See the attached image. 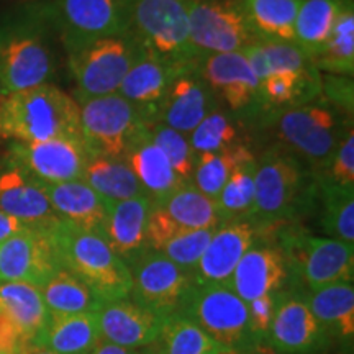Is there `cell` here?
Here are the masks:
<instances>
[{
  "instance_id": "cell-8",
  "label": "cell",
  "mask_w": 354,
  "mask_h": 354,
  "mask_svg": "<svg viewBox=\"0 0 354 354\" xmlns=\"http://www.w3.org/2000/svg\"><path fill=\"white\" fill-rule=\"evenodd\" d=\"M53 69L50 46L37 21L0 24V94L48 84Z\"/></svg>"
},
{
  "instance_id": "cell-2",
  "label": "cell",
  "mask_w": 354,
  "mask_h": 354,
  "mask_svg": "<svg viewBox=\"0 0 354 354\" xmlns=\"http://www.w3.org/2000/svg\"><path fill=\"white\" fill-rule=\"evenodd\" d=\"M61 268L77 276L102 302L130 297V268L99 234L59 220L50 228Z\"/></svg>"
},
{
  "instance_id": "cell-39",
  "label": "cell",
  "mask_w": 354,
  "mask_h": 354,
  "mask_svg": "<svg viewBox=\"0 0 354 354\" xmlns=\"http://www.w3.org/2000/svg\"><path fill=\"white\" fill-rule=\"evenodd\" d=\"M322 74H295V73H274L259 81L258 95L272 107L295 105L304 100L322 94Z\"/></svg>"
},
{
  "instance_id": "cell-46",
  "label": "cell",
  "mask_w": 354,
  "mask_h": 354,
  "mask_svg": "<svg viewBox=\"0 0 354 354\" xmlns=\"http://www.w3.org/2000/svg\"><path fill=\"white\" fill-rule=\"evenodd\" d=\"M183 230L185 228L179 227L161 207L153 203L148 216V225H146V248L159 253L161 248Z\"/></svg>"
},
{
  "instance_id": "cell-41",
  "label": "cell",
  "mask_w": 354,
  "mask_h": 354,
  "mask_svg": "<svg viewBox=\"0 0 354 354\" xmlns=\"http://www.w3.org/2000/svg\"><path fill=\"white\" fill-rule=\"evenodd\" d=\"M149 136L154 145L166 154L172 169L179 176L184 184L192 183L194 169H196L197 153L190 145L189 136L184 133L172 130L171 127L161 122H154L149 127Z\"/></svg>"
},
{
  "instance_id": "cell-42",
  "label": "cell",
  "mask_w": 354,
  "mask_h": 354,
  "mask_svg": "<svg viewBox=\"0 0 354 354\" xmlns=\"http://www.w3.org/2000/svg\"><path fill=\"white\" fill-rule=\"evenodd\" d=\"M194 151L223 153L236 146V128L225 113L214 110L189 135Z\"/></svg>"
},
{
  "instance_id": "cell-24",
  "label": "cell",
  "mask_w": 354,
  "mask_h": 354,
  "mask_svg": "<svg viewBox=\"0 0 354 354\" xmlns=\"http://www.w3.org/2000/svg\"><path fill=\"white\" fill-rule=\"evenodd\" d=\"M196 66L167 63L156 56L143 53L128 71L118 88V94L143 110L153 122H156L158 107L171 82L180 73Z\"/></svg>"
},
{
  "instance_id": "cell-16",
  "label": "cell",
  "mask_w": 354,
  "mask_h": 354,
  "mask_svg": "<svg viewBox=\"0 0 354 354\" xmlns=\"http://www.w3.org/2000/svg\"><path fill=\"white\" fill-rule=\"evenodd\" d=\"M59 269L50 228H26L0 243V282H25L39 289Z\"/></svg>"
},
{
  "instance_id": "cell-17",
  "label": "cell",
  "mask_w": 354,
  "mask_h": 354,
  "mask_svg": "<svg viewBox=\"0 0 354 354\" xmlns=\"http://www.w3.org/2000/svg\"><path fill=\"white\" fill-rule=\"evenodd\" d=\"M100 339L127 349H143L161 333L167 317L158 315L128 299L102 302L95 310Z\"/></svg>"
},
{
  "instance_id": "cell-38",
  "label": "cell",
  "mask_w": 354,
  "mask_h": 354,
  "mask_svg": "<svg viewBox=\"0 0 354 354\" xmlns=\"http://www.w3.org/2000/svg\"><path fill=\"white\" fill-rule=\"evenodd\" d=\"M253 158L254 154L243 145H236L234 148L223 153L197 154L196 169H194L190 184L202 194H205L207 197L216 201L234 167Z\"/></svg>"
},
{
  "instance_id": "cell-18",
  "label": "cell",
  "mask_w": 354,
  "mask_h": 354,
  "mask_svg": "<svg viewBox=\"0 0 354 354\" xmlns=\"http://www.w3.org/2000/svg\"><path fill=\"white\" fill-rule=\"evenodd\" d=\"M290 272L286 256L277 245L254 243L246 251L227 282L234 294L246 304L287 289Z\"/></svg>"
},
{
  "instance_id": "cell-25",
  "label": "cell",
  "mask_w": 354,
  "mask_h": 354,
  "mask_svg": "<svg viewBox=\"0 0 354 354\" xmlns=\"http://www.w3.org/2000/svg\"><path fill=\"white\" fill-rule=\"evenodd\" d=\"M304 294L313 317L328 336L331 348L351 353L354 342L353 282H336L317 290H304Z\"/></svg>"
},
{
  "instance_id": "cell-5",
  "label": "cell",
  "mask_w": 354,
  "mask_h": 354,
  "mask_svg": "<svg viewBox=\"0 0 354 354\" xmlns=\"http://www.w3.org/2000/svg\"><path fill=\"white\" fill-rule=\"evenodd\" d=\"M277 246L289 266V287L317 290L336 282H353L354 245L328 236H315L290 223L279 230Z\"/></svg>"
},
{
  "instance_id": "cell-1",
  "label": "cell",
  "mask_w": 354,
  "mask_h": 354,
  "mask_svg": "<svg viewBox=\"0 0 354 354\" xmlns=\"http://www.w3.org/2000/svg\"><path fill=\"white\" fill-rule=\"evenodd\" d=\"M0 138L12 143L55 138L81 140L79 104L50 82L2 95Z\"/></svg>"
},
{
  "instance_id": "cell-22",
  "label": "cell",
  "mask_w": 354,
  "mask_h": 354,
  "mask_svg": "<svg viewBox=\"0 0 354 354\" xmlns=\"http://www.w3.org/2000/svg\"><path fill=\"white\" fill-rule=\"evenodd\" d=\"M151 205L148 196L109 202L100 236L127 266L148 250L146 225Z\"/></svg>"
},
{
  "instance_id": "cell-52",
  "label": "cell",
  "mask_w": 354,
  "mask_h": 354,
  "mask_svg": "<svg viewBox=\"0 0 354 354\" xmlns=\"http://www.w3.org/2000/svg\"><path fill=\"white\" fill-rule=\"evenodd\" d=\"M24 354H57V353H53V351H50V349L41 348V346H35V344H32V346H28L25 349Z\"/></svg>"
},
{
  "instance_id": "cell-15",
  "label": "cell",
  "mask_w": 354,
  "mask_h": 354,
  "mask_svg": "<svg viewBox=\"0 0 354 354\" xmlns=\"http://www.w3.org/2000/svg\"><path fill=\"white\" fill-rule=\"evenodd\" d=\"M13 166L46 184L82 179L91 154L77 138H55L35 143H12Z\"/></svg>"
},
{
  "instance_id": "cell-45",
  "label": "cell",
  "mask_w": 354,
  "mask_h": 354,
  "mask_svg": "<svg viewBox=\"0 0 354 354\" xmlns=\"http://www.w3.org/2000/svg\"><path fill=\"white\" fill-rule=\"evenodd\" d=\"M323 177L339 185H354V130L351 123L344 130Z\"/></svg>"
},
{
  "instance_id": "cell-7",
  "label": "cell",
  "mask_w": 354,
  "mask_h": 354,
  "mask_svg": "<svg viewBox=\"0 0 354 354\" xmlns=\"http://www.w3.org/2000/svg\"><path fill=\"white\" fill-rule=\"evenodd\" d=\"M179 313L196 322L228 354L259 349L250 330L248 304L227 286L194 284Z\"/></svg>"
},
{
  "instance_id": "cell-32",
  "label": "cell",
  "mask_w": 354,
  "mask_h": 354,
  "mask_svg": "<svg viewBox=\"0 0 354 354\" xmlns=\"http://www.w3.org/2000/svg\"><path fill=\"white\" fill-rule=\"evenodd\" d=\"M258 39L295 43V19L302 0H241Z\"/></svg>"
},
{
  "instance_id": "cell-14",
  "label": "cell",
  "mask_w": 354,
  "mask_h": 354,
  "mask_svg": "<svg viewBox=\"0 0 354 354\" xmlns=\"http://www.w3.org/2000/svg\"><path fill=\"white\" fill-rule=\"evenodd\" d=\"M50 12L68 53L99 38L127 33L120 0H55Z\"/></svg>"
},
{
  "instance_id": "cell-31",
  "label": "cell",
  "mask_w": 354,
  "mask_h": 354,
  "mask_svg": "<svg viewBox=\"0 0 354 354\" xmlns=\"http://www.w3.org/2000/svg\"><path fill=\"white\" fill-rule=\"evenodd\" d=\"M161 207L179 227L185 230H216L223 225L218 205L192 184H184L162 201L153 202Z\"/></svg>"
},
{
  "instance_id": "cell-26",
  "label": "cell",
  "mask_w": 354,
  "mask_h": 354,
  "mask_svg": "<svg viewBox=\"0 0 354 354\" xmlns=\"http://www.w3.org/2000/svg\"><path fill=\"white\" fill-rule=\"evenodd\" d=\"M39 184L46 194L53 210L61 220L100 236L105 215H107L109 201L100 197L82 179L57 184Z\"/></svg>"
},
{
  "instance_id": "cell-49",
  "label": "cell",
  "mask_w": 354,
  "mask_h": 354,
  "mask_svg": "<svg viewBox=\"0 0 354 354\" xmlns=\"http://www.w3.org/2000/svg\"><path fill=\"white\" fill-rule=\"evenodd\" d=\"M28 346H32V342L25 338L10 318L0 313V354H24Z\"/></svg>"
},
{
  "instance_id": "cell-12",
  "label": "cell",
  "mask_w": 354,
  "mask_h": 354,
  "mask_svg": "<svg viewBox=\"0 0 354 354\" xmlns=\"http://www.w3.org/2000/svg\"><path fill=\"white\" fill-rule=\"evenodd\" d=\"M281 140L299 151L312 167L325 174L336 146L346 128H339L336 115L322 105H299L277 118Z\"/></svg>"
},
{
  "instance_id": "cell-36",
  "label": "cell",
  "mask_w": 354,
  "mask_h": 354,
  "mask_svg": "<svg viewBox=\"0 0 354 354\" xmlns=\"http://www.w3.org/2000/svg\"><path fill=\"white\" fill-rule=\"evenodd\" d=\"M320 225L328 238L354 245V185H339L318 177Z\"/></svg>"
},
{
  "instance_id": "cell-23",
  "label": "cell",
  "mask_w": 354,
  "mask_h": 354,
  "mask_svg": "<svg viewBox=\"0 0 354 354\" xmlns=\"http://www.w3.org/2000/svg\"><path fill=\"white\" fill-rule=\"evenodd\" d=\"M0 210L30 228L48 230L61 220L41 184L13 165L0 172Z\"/></svg>"
},
{
  "instance_id": "cell-4",
  "label": "cell",
  "mask_w": 354,
  "mask_h": 354,
  "mask_svg": "<svg viewBox=\"0 0 354 354\" xmlns=\"http://www.w3.org/2000/svg\"><path fill=\"white\" fill-rule=\"evenodd\" d=\"M127 33L148 55L196 66L202 59L190 41L185 0H120Z\"/></svg>"
},
{
  "instance_id": "cell-6",
  "label": "cell",
  "mask_w": 354,
  "mask_h": 354,
  "mask_svg": "<svg viewBox=\"0 0 354 354\" xmlns=\"http://www.w3.org/2000/svg\"><path fill=\"white\" fill-rule=\"evenodd\" d=\"M77 104L81 140L91 156L125 159L154 123L118 92L82 99Z\"/></svg>"
},
{
  "instance_id": "cell-53",
  "label": "cell",
  "mask_w": 354,
  "mask_h": 354,
  "mask_svg": "<svg viewBox=\"0 0 354 354\" xmlns=\"http://www.w3.org/2000/svg\"><path fill=\"white\" fill-rule=\"evenodd\" d=\"M20 2H33V0H20Z\"/></svg>"
},
{
  "instance_id": "cell-35",
  "label": "cell",
  "mask_w": 354,
  "mask_h": 354,
  "mask_svg": "<svg viewBox=\"0 0 354 354\" xmlns=\"http://www.w3.org/2000/svg\"><path fill=\"white\" fill-rule=\"evenodd\" d=\"M351 0H302L295 19V43L315 56L328 39L338 15Z\"/></svg>"
},
{
  "instance_id": "cell-43",
  "label": "cell",
  "mask_w": 354,
  "mask_h": 354,
  "mask_svg": "<svg viewBox=\"0 0 354 354\" xmlns=\"http://www.w3.org/2000/svg\"><path fill=\"white\" fill-rule=\"evenodd\" d=\"M263 51L268 73H295L315 74L318 73L312 63V57L294 41H272V39H258Z\"/></svg>"
},
{
  "instance_id": "cell-11",
  "label": "cell",
  "mask_w": 354,
  "mask_h": 354,
  "mask_svg": "<svg viewBox=\"0 0 354 354\" xmlns=\"http://www.w3.org/2000/svg\"><path fill=\"white\" fill-rule=\"evenodd\" d=\"M131 274L130 299L141 307L162 317L180 312L189 290L192 274L180 269L165 254L146 250L128 266Z\"/></svg>"
},
{
  "instance_id": "cell-29",
  "label": "cell",
  "mask_w": 354,
  "mask_h": 354,
  "mask_svg": "<svg viewBox=\"0 0 354 354\" xmlns=\"http://www.w3.org/2000/svg\"><path fill=\"white\" fill-rule=\"evenodd\" d=\"M0 313L10 318L32 343L50 320L41 292L25 282H0Z\"/></svg>"
},
{
  "instance_id": "cell-48",
  "label": "cell",
  "mask_w": 354,
  "mask_h": 354,
  "mask_svg": "<svg viewBox=\"0 0 354 354\" xmlns=\"http://www.w3.org/2000/svg\"><path fill=\"white\" fill-rule=\"evenodd\" d=\"M322 91L335 102L344 112L353 115V79L348 76H335V74H325L320 76Z\"/></svg>"
},
{
  "instance_id": "cell-44",
  "label": "cell",
  "mask_w": 354,
  "mask_h": 354,
  "mask_svg": "<svg viewBox=\"0 0 354 354\" xmlns=\"http://www.w3.org/2000/svg\"><path fill=\"white\" fill-rule=\"evenodd\" d=\"M214 232L215 230H183L167 241L159 253L165 254L180 269L192 274L203 251L209 246Z\"/></svg>"
},
{
  "instance_id": "cell-21",
  "label": "cell",
  "mask_w": 354,
  "mask_h": 354,
  "mask_svg": "<svg viewBox=\"0 0 354 354\" xmlns=\"http://www.w3.org/2000/svg\"><path fill=\"white\" fill-rule=\"evenodd\" d=\"M197 71L212 92L218 94L232 110L248 107L258 95L259 79L241 51L203 56Z\"/></svg>"
},
{
  "instance_id": "cell-47",
  "label": "cell",
  "mask_w": 354,
  "mask_h": 354,
  "mask_svg": "<svg viewBox=\"0 0 354 354\" xmlns=\"http://www.w3.org/2000/svg\"><path fill=\"white\" fill-rule=\"evenodd\" d=\"M276 295L277 294L264 295V297H259L248 304V310H250V330L259 349L268 343L269 330H271L274 312H276Z\"/></svg>"
},
{
  "instance_id": "cell-27",
  "label": "cell",
  "mask_w": 354,
  "mask_h": 354,
  "mask_svg": "<svg viewBox=\"0 0 354 354\" xmlns=\"http://www.w3.org/2000/svg\"><path fill=\"white\" fill-rule=\"evenodd\" d=\"M100 342L97 315L95 312H88L79 315H50V320L32 344L57 354H92Z\"/></svg>"
},
{
  "instance_id": "cell-54",
  "label": "cell",
  "mask_w": 354,
  "mask_h": 354,
  "mask_svg": "<svg viewBox=\"0 0 354 354\" xmlns=\"http://www.w3.org/2000/svg\"><path fill=\"white\" fill-rule=\"evenodd\" d=\"M0 97H2V94H0Z\"/></svg>"
},
{
  "instance_id": "cell-30",
  "label": "cell",
  "mask_w": 354,
  "mask_h": 354,
  "mask_svg": "<svg viewBox=\"0 0 354 354\" xmlns=\"http://www.w3.org/2000/svg\"><path fill=\"white\" fill-rule=\"evenodd\" d=\"M82 180L109 202L146 196L143 185L133 174L125 159L91 156Z\"/></svg>"
},
{
  "instance_id": "cell-3",
  "label": "cell",
  "mask_w": 354,
  "mask_h": 354,
  "mask_svg": "<svg viewBox=\"0 0 354 354\" xmlns=\"http://www.w3.org/2000/svg\"><path fill=\"white\" fill-rule=\"evenodd\" d=\"M313 190L297 158L271 149L256 159L254 205L248 221L258 232L294 223Z\"/></svg>"
},
{
  "instance_id": "cell-20",
  "label": "cell",
  "mask_w": 354,
  "mask_h": 354,
  "mask_svg": "<svg viewBox=\"0 0 354 354\" xmlns=\"http://www.w3.org/2000/svg\"><path fill=\"white\" fill-rule=\"evenodd\" d=\"M214 110L215 94L198 74L196 66L180 73L171 82L158 107L156 122L189 136Z\"/></svg>"
},
{
  "instance_id": "cell-34",
  "label": "cell",
  "mask_w": 354,
  "mask_h": 354,
  "mask_svg": "<svg viewBox=\"0 0 354 354\" xmlns=\"http://www.w3.org/2000/svg\"><path fill=\"white\" fill-rule=\"evenodd\" d=\"M43 302L50 315H79V313L95 312L102 300L92 292L91 287L61 268L39 287Z\"/></svg>"
},
{
  "instance_id": "cell-13",
  "label": "cell",
  "mask_w": 354,
  "mask_h": 354,
  "mask_svg": "<svg viewBox=\"0 0 354 354\" xmlns=\"http://www.w3.org/2000/svg\"><path fill=\"white\" fill-rule=\"evenodd\" d=\"M266 348L276 354H325L331 349L328 336L313 317L304 290L287 287L277 292Z\"/></svg>"
},
{
  "instance_id": "cell-10",
  "label": "cell",
  "mask_w": 354,
  "mask_h": 354,
  "mask_svg": "<svg viewBox=\"0 0 354 354\" xmlns=\"http://www.w3.org/2000/svg\"><path fill=\"white\" fill-rule=\"evenodd\" d=\"M190 41L197 55L240 51L256 41L241 0H185Z\"/></svg>"
},
{
  "instance_id": "cell-40",
  "label": "cell",
  "mask_w": 354,
  "mask_h": 354,
  "mask_svg": "<svg viewBox=\"0 0 354 354\" xmlns=\"http://www.w3.org/2000/svg\"><path fill=\"white\" fill-rule=\"evenodd\" d=\"M256 159H248L234 167L227 184L216 197V205L223 221L250 218L254 205V172Z\"/></svg>"
},
{
  "instance_id": "cell-33",
  "label": "cell",
  "mask_w": 354,
  "mask_h": 354,
  "mask_svg": "<svg viewBox=\"0 0 354 354\" xmlns=\"http://www.w3.org/2000/svg\"><path fill=\"white\" fill-rule=\"evenodd\" d=\"M145 354H228L196 322L176 313L167 317L158 339L143 348Z\"/></svg>"
},
{
  "instance_id": "cell-37",
  "label": "cell",
  "mask_w": 354,
  "mask_h": 354,
  "mask_svg": "<svg viewBox=\"0 0 354 354\" xmlns=\"http://www.w3.org/2000/svg\"><path fill=\"white\" fill-rule=\"evenodd\" d=\"M318 73L353 77L354 73V7L353 0L343 8L335 21L328 39L312 56Z\"/></svg>"
},
{
  "instance_id": "cell-51",
  "label": "cell",
  "mask_w": 354,
  "mask_h": 354,
  "mask_svg": "<svg viewBox=\"0 0 354 354\" xmlns=\"http://www.w3.org/2000/svg\"><path fill=\"white\" fill-rule=\"evenodd\" d=\"M92 354H145L143 349H127L115 346V344L100 342L99 346H97Z\"/></svg>"
},
{
  "instance_id": "cell-50",
  "label": "cell",
  "mask_w": 354,
  "mask_h": 354,
  "mask_svg": "<svg viewBox=\"0 0 354 354\" xmlns=\"http://www.w3.org/2000/svg\"><path fill=\"white\" fill-rule=\"evenodd\" d=\"M26 228L30 227H26V225L21 223L20 220L13 218V216L6 214V212L0 210V243L7 241L8 238L15 236V234H19Z\"/></svg>"
},
{
  "instance_id": "cell-28",
  "label": "cell",
  "mask_w": 354,
  "mask_h": 354,
  "mask_svg": "<svg viewBox=\"0 0 354 354\" xmlns=\"http://www.w3.org/2000/svg\"><path fill=\"white\" fill-rule=\"evenodd\" d=\"M125 161L143 185L146 196L151 198V202L162 201L180 185H184L172 169L166 154L151 141L149 133L133 146Z\"/></svg>"
},
{
  "instance_id": "cell-19",
  "label": "cell",
  "mask_w": 354,
  "mask_h": 354,
  "mask_svg": "<svg viewBox=\"0 0 354 354\" xmlns=\"http://www.w3.org/2000/svg\"><path fill=\"white\" fill-rule=\"evenodd\" d=\"M258 230L246 220L225 221L220 225L192 271L194 284L227 286L234 268L258 241Z\"/></svg>"
},
{
  "instance_id": "cell-9",
  "label": "cell",
  "mask_w": 354,
  "mask_h": 354,
  "mask_svg": "<svg viewBox=\"0 0 354 354\" xmlns=\"http://www.w3.org/2000/svg\"><path fill=\"white\" fill-rule=\"evenodd\" d=\"M143 53L128 33L99 38L71 51V73L82 99L117 94L128 71Z\"/></svg>"
}]
</instances>
